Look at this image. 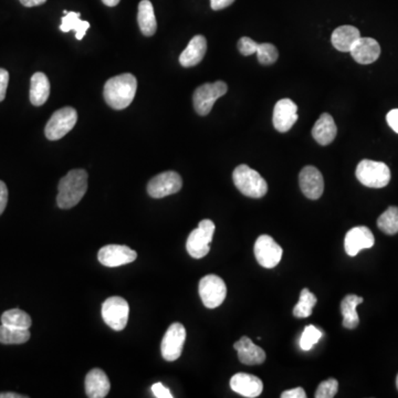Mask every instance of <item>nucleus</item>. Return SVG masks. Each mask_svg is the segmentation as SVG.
<instances>
[{"instance_id": "7", "label": "nucleus", "mask_w": 398, "mask_h": 398, "mask_svg": "<svg viewBox=\"0 0 398 398\" xmlns=\"http://www.w3.org/2000/svg\"><path fill=\"white\" fill-rule=\"evenodd\" d=\"M78 121L76 109L71 107L56 111L45 125V134L50 141H58L67 135Z\"/></svg>"}, {"instance_id": "2", "label": "nucleus", "mask_w": 398, "mask_h": 398, "mask_svg": "<svg viewBox=\"0 0 398 398\" xmlns=\"http://www.w3.org/2000/svg\"><path fill=\"white\" fill-rule=\"evenodd\" d=\"M57 203L60 208H74L88 190V173L72 170L61 178L58 186Z\"/></svg>"}, {"instance_id": "17", "label": "nucleus", "mask_w": 398, "mask_h": 398, "mask_svg": "<svg viewBox=\"0 0 398 398\" xmlns=\"http://www.w3.org/2000/svg\"><path fill=\"white\" fill-rule=\"evenodd\" d=\"M350 54L360 65H371L381 56V45L373 38L361 37L351 49Z\"/></svg>"}, {"instance_id": "31", "label": "nucleus", "mask_w": 398, "mask_h": 398, "mask_svg": "<svg viewBox=\"0 0 398 398\" xmlns=\"http://www.w3.org/2000/svg\"><path fill=\"white\" fill-rule=\"evenodd\" d=\"M377 226L386 234H396L398 232V207L392 206L385 210L379 219Z\"/></svg>"}, {"instance_id": "16", "label": "nucleus", "mask_w": 398, "mask_h": 398, "mask_svg": "<svg viewBox=\"0 0 398 398\" xmlns=\"http://www.w3.org/2000/svg\"><path fill=\"white\" fill-rule=\"evenodd\" d=\"M375 243L373 232L365 226L354 227L346 234L344 239L345 252L350 257H355L363 249L372 248Z\"/></svg>"}, {"instance_id": "45", "label": "nucleus", "mask_w": 398, "mask_h": 398, "mask_svg": "<svg viewBox=\"0 0 398 398\" xmlns=\"http://www.w3.org/2000/svg\"><path fill=\"white\" fill-rule=\"evenodd\" d=\"M396 386H397V390H398V375H397V379H396Z\"/></svg>"}, {"instance_id": "23", "label": "nucleus", "mask_w": 398, "mask_h": 398, "mask_svg": "<svg viewBox=\"0 0 398 398\" xmlns=\"http://www.w3.org/2000/svg\"><path fill=\"white\" fill-rule=\"evenodd\" d=\"M361 38L360 30L353 25H341L332 34L331 41L336 50L341 52H350L356 41Z\"/></svg>"}, {"instance_id": "28", "label": "nucleus", "mask_w": 398, "mask_h": 398, "mask_svg": "<svg viewBox=\"0 0 398 398\" xmlns=\"http://www.w3.org/2000/svg\"><path fill=\"white\" fill-rule=\"evenodd\" d=\"M30 339L29 329H17L0 325V343L3 344H23Z\"/></svg>"}, {"instance_id": "3", "label": "nucleus", "mask_w": 398, "mask_h": 398, "mask_svg": "<svg viewBox=\"0 0 398 398\" xmlns=\"http://www.w3.org/2000/svg\"><path fill=\"white\" fill-rule=\"evenodd\" d=\"M234 186L243 194L250 198H261L268 192V184L257 170L248 165H239L232 173Z\"/></svg>"}, {"instance_id": "36", "label": "nucleus", "mask_w": 398, "mask_h": 398, "mask_svg": "<svg viewBox=\"0 0 398 398\" xmlns=\"http://www.w3.org/2000/svg\"><path fill=\"white\" fill-rule=\"evenodd\" d=\"M9 74L5 69H0V102L6 98L7 88H8Z\"/></svg>"}, {"instance_id": "14", "label": "nucleus", "mask_w": 398, "mask_h": 398, "mask_svg": "<svg viewBox=\"0 0 398 398\" xmlns=\"http://www.w3.org/2000/svg\"><path fill=\"white\" fill-rule=\"evenodd\" d=\"M298 107L292 100L281 99L274 105V126L278 132L285 133L290 131L298 121Z\"/></svg>"}, {"instance_id": "40", "label": "nucleus", "mask_w": 398, "mask_h": 398, "mask_svg": "<svg viewBox=\"0 0 398 398\" xmlns=\"http://www.w3.org/2000/svg\"><path fill=\"white\" fill-rule=\"evenodd\" d=\"M281 397L305 398L307 397V394H305V390H303L302 387H297V388H294V390H285V392L281 394Z\"/></svg>"}, {"instance_id": "43", "label": "nucleus", "mask_w": 398, "mask_h": 398, "mask_svg": "<svg viewBox=\"0 0 398 398\" xmlns=\"http://www.w3.org/2000/svg\"><path fill=\"white\" fill-rule=\"evenodd\" d=\"M27 396L19 395L16 393H0V398H25Z\"/></svg>"}, {"instance_id": "44", "label": "nucleus", "mask_w": 398, "mask_h": 398, "mask_svg": "<svg viewBox=\"0 0 398 398\" xmlns=\"http://www.w3.org/2000/svg\"><path fill=\"white\" fill-rule=\"evenodd\" d=\"M121 0H102V3H104L105 6L115 7L119 5Z\"/></svg>"}, {"instance_id": "39", "label": "nucleus", "mask_w": 398, "mask_h": 398, "mask_svg": "<svg viewBox=\"0 0 398 398\" xmlns=\"http://www.w3.org/2000/svg\"><path fill=\"white\" fill-rule=\"evenodd\" d=\"M386 121L394 132L398 134V109L390 111L386 116Z\"/></svg>"}, {"instance_id": "13", "label": "nucleus", "mask_w": 398, "mask_h": 398, "mask_svg": "<svg viewBox=\"0 0 398 398\" xmlns=\"http://www.w3.org/2000/svg\"><path fill=\"white\" fill-rule=\"evenodd\" d=\"M137 258V254L132 249L121 245H109L100 249L98 259L102 265L109 268H115L127 265Z\"/></svg>"}, {"instance_id": "30", "label": "nucleus", "mask_w": 398, "mask_h": 398, "mask_svg": "<svg viewBox=\"0 0 398 398\" xmlns=\"http://www.w3.org/2000/svg\"><path fill=\"white\" fill-rule=\"evenodd\" d=\"M318 300L309 289L305 288L300 294L299 302L294 307V316L296 318H309L316 307Z\"/></svg>"}, {"instance_id": "38", "label": "nucleus", "mask_w": 398, "mask_h": 398, "mask_svg": "<svg viewBox=\"0 0 398 398\" xmlns=\"http://www.w3.org/2000/svg\"><path fill=\"white\" fill-rule=\"evenodd\" d=\"M7 203H8V188H7L6 184L0 181V215L6 208Z\"/></svg>"}, {"instance_id": "29", "label": "nucleus", "mask_w": 398, "mask_h": 398, "mask_svg": "<svg viewBox=\"0 0 398 398\" xmlns=\"http://www.w3.org/2000/svg\"><path fill=\"white\" fill-rule=\"evenodd\" d=\"M32 318L25 311L19 309H12V310L3 312L1 316V324L7 327H12L17 329H29L32 327Z\"/></svg>"}, {"instance_id": "33", "label": "nucleus", "mask_w": 398, "mask_h": 398, "mask_svg": "<svg viewBox=\"0 0 398 398\" xmlns=\"http://www.w3.org/2000/svg\"><path fill=\"white\" fill-rule=\"evenodd\" d=\"M321 338H322V332L319 329H316L314 325H308L305 327L300 339V348L303 351H310Z\"/></svg>"}, {"instance_id": "1", "label": "nucleus", "mask_w": 398, "mask_h": 398, "mask_svg": "<svg viewBox=\"0 0 398 398\" xmlns=\"http://www.w3.org/2000/svg\"><path fill=\"white\" fill-rule=\"evenodd\" d=\"M137 90V81L131 74L113 76L105 82L104 99L114 110H123L132 103Z\"/></svg>"}, {"instance_id": "34", "label": "nucleus", "mask_w": 398, "mask_h": 398, "mask_svg": "<svg viewBox=\"0 0 398 398\" xmlns=\"http://www.w3.org/2000/svg\"><path fill=\"white\" fill-rule=\"evenodd\" d=\"M339 390V382L334 379L324 381L319 385L316 390V398H332Z\"/></svg>"}, {"instance_id": "42", "label": "nucleus", "mask_w": 398, "mask_h": 398, "mask_svg": "<svg viewBox=\"0 0 398 398\" xmlns=\"http://www.w3.org/2000/svg\"><path fill=\"white\" fill-rule=\"evenodd\" d=\"M19 1L23 3V6L30 8V7H37L40 6V5H43L47 0H19Z\"/></svg>"}, {"instance_id": "10", "label": "nucleus", "mask_w": 398, "mask_h": 398, "mask_svg": "<svg viewBox=\"0 0 398 398\" xmlns=\"http://www.w3.org/2000/svg\"><path fill=\"white\" fill-rule=\"evenodd\" d=\"M183 186L181 175L173 170L161 173L153 177L147 185V192L153 198H164L179 192Z\"/></svg>"}, {"instance_id": "21", "label": "nucleus", "mask_w": 398, "mask_h": 398, "mask_svg": "<svg viewBox=\"0 0 398 398\" xmlns=\"http://www.w3.org/2000/svg\"><path fill=\"white\" fill-rule=\"evenodd\" d=\"M110 381L108 376L100 370L93 368L85 377V393L90 398H104L110 392Z\"/></svg>"}, {"instance_id": "37", "label": "nucleus", "mask_w": 398, "mask_h": 398, "mask_svg": "<svg viewBox=\"0 0 398 398\" xmlns=\"http://www.w3.org/2000/svg\"><path fill=\"white\" fill-rule=\"evenodd\" d=\"M152 392L154 396L157 398H172L173 395L170 394V390L165 387L162 383H156L153 385Z\"/></svg>"}, {"instance_id": "9", "label": "nucleus", "mask_w": 398, "mask_h": 398, "mask_svg": "<svg viewBox=\"0 0 398 398\" xmlns=\"http://www.w3.org/2000/svg\"><path fill=\"white\" fill-rule=\"evenodd\" d=\"M199 296L206 308H217L226 299V285L218 276L208 274L206 277L201 278L199 283Z\"/></svg>"}, {"instance_id": "26", "label": "nucleus", "mask_w": 398, "mask_h": 398, "mask_svg": "<svg viewBox=\"0 0 398 398\" xmlns=\"http://www.w3.org/2000/svg\"><path fill=\"white\" fill-rule=\"evenodd\" d=\"M137 21H139L140 29L142 34L151 37L155 34L157 29L155 14L153 8L152 3L150 0H142L139 3V12H137Z\"/></svg>"}, {"instance_id": "12", "label": "nucleus", "mask_w": 398, "mask_h": 398, "mask_svg": "<svg viewBox=\"0 0 398 398\" xmlns=\"http://www.w3.org/2000/svg\"><path fill=\"white\" fill-rule=\"evenodd\" d=\"M186 341V330L181 323H173L167 329L163 341H162V355L168 362L179 359L183 352L184 344Z\"/></svg>"}, {"instance_id": "4", "label": "nucleus", "mask_w": 398, "mask_h": 398, "mask_svg": "<svg viewBox=\"0 0 398 398\" xmlns=\"http://www.w3.org/2000/svg\"><path fill=\"white\" fill-rule=\"evenodd\" d=\"M356 178L360 183L370 188H383L390 181V170L382 162L363 159L356 167Z\"/></svg>"}, {"instance_id": "6", "label": "nucleus", "mask_w": 398, "mask_h": 398, "mask_svg": "<svg viewBox=\"0 0 398 398\" xmlns=\"http://www.w3.org/2000/svg\"><path fill=\"white\" fill-rule=\"evenodd\" d=\"M228 91V87L223 81H216L214 83H205L196 89L192 96V103L196 112L199 115H207L212 111L219 98L225 96Z\"/></svg>"}, {"instance_id": "19", "label": "nucleus", "mask_w": 398, "mask_h": 398, "mask_svg": "<svg viewBox=\"0 0 398 398\" xmlns=\"http://www.w3.org/2000/svg\"><path fill=\"white\" fill-rule=\"evenodd\" d=\"M234 350L238 352V359L246 365L263 364L265 361V352L263 349L254 344V342L248 336H243L234 345Z\"/></svg>"}, {"instance_id": "20", "label": "nucleus", "mask_w": 398, "mask_h": 398, "mask_svg": "<svg viewBox=\"0 0 398 398\" xmlns=\"http://www.w3.org/2000/svg\"><path fill=\"white\" fill-rule=\"evenodd\" d=\"M207 50L206 38L201 34L192 38L190 43L179 56V63L184 68H192L203 61Z\"/></svg>"}, {"instance_id": "18", "label": "nucleus", "mask_w": 398, "mask_h": 398, "mask_svg": "<svg viewBox=\"0 0 398 398\" xmlns=\"http://www.w3.org/2000/svg\"><path fill=\"white\" fill-rule=\"evenodd\" d=\"M230 387L234 392L248 398L258 397L263 390L261 379L247 373L234 374L230 379Z\"/></svg>"}, {"instance_id": "35", "label": "nucleus", "mask_w": 398, "mask_h": 398, "mask_svg": "<svg viewBox=\"0 0 398 398\" xmlns=\"http://www.w3.org/2000/svg\"><path fill=\"white\" fill-rule=\"evenodd\" d=\"M258 45L259 43H256L252 38L243 37L238 43V49L243 56L248 57V56H252L257 52Z\"/></svg>"}, {"instance_id": "22", "label": "nucleus", "mask_w": 398, "mask_h": 398, "mask_svg": "<svg viewBox=\"0 0 398 398\" xmlns=\"http://www.w3.org/2000/svg\"><path fill=\"white\" fill-rule=\"evenodd\" d=\"M338 127L332 115L323 113L316 122L312 129V136L320 145L327 146L335 140Z\"/></svg>"}, {"instance_id": "32", "label": "nucleus", "mask_w": 398, "mask_h": 398, "mask_svg": "<svg viewBox=\"0 0 398 398\" xmlns=\"http://www.w3.org/2000/svg\"><path fill=\"white\" fill-rule=\"evenodd\" d=\"M256 54H257L258 61L265 65H272L279 58L278 49L272 43H259Z\"/></svg>"}, {"instance_id": "15", "label": "nucleus", "mask_w": 398, "mask_h": 398, "mask_svg": "<svg viewBox=\"0 0 398 398\" xmlns=\"http://www.w3.org/2000/svg\"><path fill=\"white\" fill-rule=\"evenodd\" d=\"M300 188L305 197L312 201L319 199L324 190V179L316 167L305 166L299 175Z\"/></svg>"}, {"instance_id": "5", "label": "nucleus", "mask_w": 398, "mask_h": 398, "mask_svg": "<svg viewBox=\"0 0 398 398\" xmlns=\"http://www.w3.org/2000/svg\"><path fill=\"white\" fill-rule=\"evenodd\" d=\"M215 232V223L209 219H203L197 228L192 230L187 239L186 249L190 257L201 259L208 254L210 243Z\"/></svg>"}, {"instance_id": "11", "label": "nucleus", "mask_w": 398, "mask_h": 398, "mask_svg": "<svg viewBox=\"0 0 398 398\" xmlns=\"http://www.w3.org/2000/svg\"><path fill=\"white\" fill-rule=\"evenodd\" d=\"M283 250L268 234H261L254 243V257L261 267L272 269L283 258Z\"/></svg>"}, {"instance_id": "27", "label": "nucleus", "mask_w": 398, "mask_h": 398, "mask_svg": "<svg viewBox=\"0 0 398 398\" xmlns=\"http://www.w3.org/2000/svg\"><path fill=\"white\" fill-rule=\"evenodd\" d=\"M65 16L63 17L60 30L63 32H69L71 30L76 32V38L78 40H82L85 32L90 28V23L85 20L80 19L81 14L74 12H63Z\"/></svg>"}, {"instance_id": "41", "label": "nucleus", "mask_w": 398, "mask_h": 398, "mask_svg": "<svg viewBox=\"0 0 398 398\" xmlns=\"http://www.w3.org/2000/svg\"><path fill=\"white\" fill-rule=\"evenodd\" d=\"M234 3V0H210V7L212 10H221L227 8Z\"/></svg>"}, {"instance_id": "8", "label": "nucleus", "mask_w": 398, "mask_h": 398, "mask_svg": "<svg viewBox=\"0 0 398 398\" xmlns=\"http://www.w3.org/2000/svg\"><path fill=\"white\" fill-rule=\"evenodd\" d=\"M130 305L121 297H111L102 305V318L112 330H124L129 321Z\"/></svg>"}, {"instance_id": "25", "label": "nucleus", "mask_w": 398, "mask_h": 398, "mask_svg": "<svg viewBox=\"0 0 398 398\" xmlns=\"http://www.w3.org/2000/svg\"><path fill=\"white\" fill-rule=\"evenodd\" d=\"M363 298L355 296V294H349L344 299L342 300L341 312L343 316V327L349 330H353L357 328L360 323L359 314L356 312L357 305L363 303Z\"/></svg>"}, {"instance_id": "24", "label": "nucleus", "mask_w": 398, "mask_h": 398, "mask_svg": "<svg viewBox=\"0 0 398 398\" xmlns=\"http://www.w3.org/2000/svg\"><path fill=\"white\" fill-rule=\"evenodd\" d=\"M50 96V82L43 72H36L30 82V102L34 107L45 104Z\"/></svg>"}]
</instances>
